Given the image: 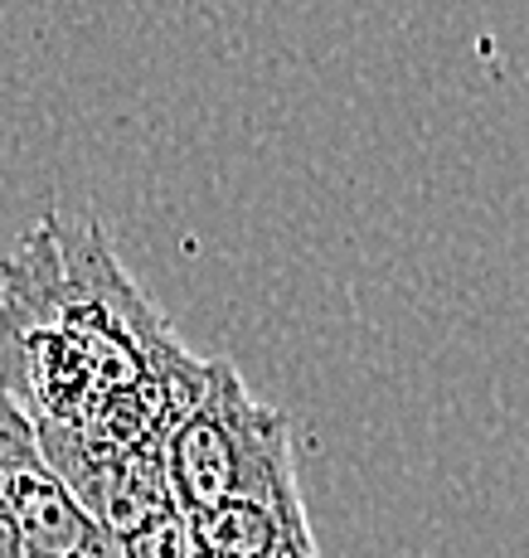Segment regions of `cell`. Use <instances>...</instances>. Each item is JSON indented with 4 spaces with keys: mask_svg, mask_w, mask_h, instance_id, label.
Instances as JSON below:
<instances>
[{
    "mask_svg": "<svg viewBox=\"0 0 529 558\" xmlns=\"http://www.w3.org/2000/svg\"><path fill=\"white\" fill-rule=\"evenodd\" d=\"M204 384L103 219L53 209L0 257V389L117 539L176 510L166 447Z\"/></svg>",
    "mask_w": 529,
    "mask_h": 558,
    "instance_id": "1",
    "label": "cell"
},
{
    "mask_svg": "<svg viewBox=\"0 0 529 558\" xmlns=\"http://www.w3.org/2000/svg\"><path fill=\"white\" fill-rule=\"evenodd\" d=\"M166 476L190 520L224 506H301L291 423L248 393L229 360H209V384L166 447Z\"/></svg>",
    "mask_w": 529,
    "mask_h": 558,
    "instance_id": "2",
    "label": "cell"
},
{
    "mask_svg": "<svg viewBox=\"0 0 529 558\" xmlns=\"http://www.w3.org/2000/svg\"><path fill=\"white\" fill-rule=\"evenodd\" d=\"M0 558H122V539L83 506L0 389Z\"/></svg>",
    "mask_w": 529,
    "mask_h": 558,
    "instance_id": "3",
    "label": "cell"
},
{
    "mask_svg": "<svg viewBox=\"0 0 529 558\" xmlns=\"http://www.w3.org/2000/svg\"><path fill=\"white\" fill-rule=\"evenodd\" d=\"M282 558H321V549H291V554H282Z\"/></svg>",
    "mask_w": 529,
    "mask_h": 558,
    "instance_id": "4",
    "label": "cell"
}]
</instances>
